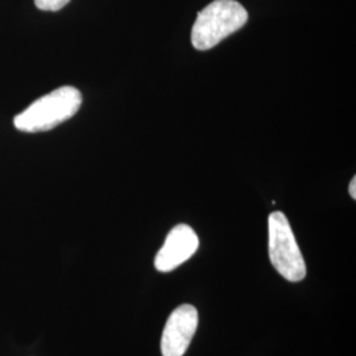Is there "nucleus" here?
I'll return each mask as SVG.
<instances>
[{"mask_svg":"<svg viewBox=\"0 0 356 356\" xmlns=\"http://www.w3.org/2000/svg\"><path fill=\"white\" fill-rule=\"evenodd\" d=\"M248 13L236 0H214L198 13L191 29L197 51H209L245 26Z\"/></svg>","mask_w":356,"mask_h":356,"instance_id":"obj_1","label":"nucleus"},{"mask_svg":"<svg viewBox=\"0 0 356 356\" xmlns=\"http://www.w3.org/2000/svg\"><path fill=\"white\" fill-rule=\"evenodd\" d=\"M82 104V94L72 86L53 90L32 103L13 120L22 132H45L73 118Z\"/></svg>","mask_w":356,"mask_h":356,"instance_id":"obj_2","label":"nucleus"},{"mask_svg":"<svg viewBox=\"0 0 356 356\" xmlns=\"http://www.w3.org/2000/svg\"><path fill=\"white\" fill-rule=\"evenodd\" d=\"M268 250L272 266L285 280L298 282L306 276V264L288 218L275 211L268 218Z\"/></svg>","mask_w":356,"mask_h":356,"instance_id":"obj_3","label":"nucleus"},{"mask_svg":"<svg viewBox=\"0 0 356 356\" xmlns=\"http://www.w3.org/2000/svg\"><path fill=\"white\" fill-rule=\"evenodd\" d=\"M198 326V312L189 304L178 306L166 321L161 337L163 356H184Z\"/></svg>","mask_w":356,"mask_h":356,"instance_id":"obj_4","label":"nucleus"},{"mask_svg":"<svg viewBox=\"0 0 356 356\" xmlns=\"http://www.w3.org/2000/svg\"><path fill=\"white\" fill-rule=\"evenodd\" d=\"M200 247L195 231L188 225H178L170 229L164 245L156 254L154 267L159 272H172L188 261Z\"/></svg>","mask_w":356,"mask_h":356,"instance_id":"obj_5","label":"nucleus"},{"mask_svg":"<svg viewBox=\"0 0 356 356\" xmlns=\"http://www.w3.org/2000/svg\"><path fill=\"white\" fill-rule=\"evenodd\" d=\"M70 0H35L38 10L42 11H60Z\"/></svg>","mask_w":356,"mask_h":356,"instance_id":"obj_6","label":"nucleus"},{"mask_svg":"<svg viewBox=\"0 0 356 356\" xmlns=\"http://www.w3.org/2000/svg\"><path fill=\"white\" fill-rule=\"evenodd\" d=\"M348 191H350V195L353 197V200H356V177L353 178V181L350 182Z\"/></svg>","mask_w":356,"mask_h":356,"instance_id":"obj_7","label":"nucleus"}]
</instances>
